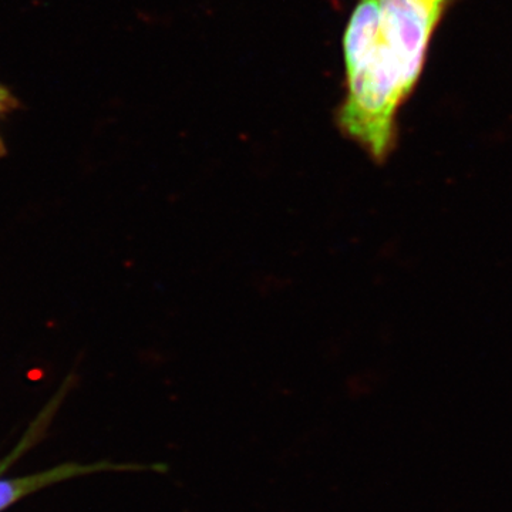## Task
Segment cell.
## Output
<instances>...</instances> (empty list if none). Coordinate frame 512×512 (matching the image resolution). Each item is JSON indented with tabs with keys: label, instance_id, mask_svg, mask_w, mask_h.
<instances>
[{
	"label": "cell",
	"instance_id": "1",
	"mask_svg": "<svg viewBox=\"0 0 512 512\" xmlns=\"http://www.w3.org/2000/svg\"><path fill=\"white\" fill-rule=\"evenodd\" d=\"M453 0H359L343 39L346 96L338 126L376 161L392 153L397 114L419 83Z\"/></svg>",
	"mask_w": 512,
	"mask_h": 512
},
{
	"label": "cell",
	"instance_id": "2",
	"mask_svg": "<svg viewBox=\"0 0 512 512\" xmlns=\"http://www.w3.org/2000/svg\"><path fill=\"white\" fill-rule=\"evenodd\" d=\"M106 468H116V466H106V464H99V466H63L46 471V473L36 474V476L16 478V480H0V511L15 503L23 495L46 487V485L64 480V478L79 476V474L106 470Z\"/></svg>",
	"mask_w": 512,
	"mask_h": 512
},
{
	"label": "cell",
	"instance_id": "3",
	"mask_svg": "<svg viewBox=\"0 0 512 512\" xmlns=\"http://www.w3.org/2000/svg\"><path fill=\"white\" fill-rule=\"evenodd\" d=\"M19 107V101L13 96V93L5 86L0 84V121L9 116L12 111H15ZM6 156L5 141H3L2 134H0V158Z\"/></svg>",
	"mask_w": 512,
	"mask_h": 512
}]
</instances>
